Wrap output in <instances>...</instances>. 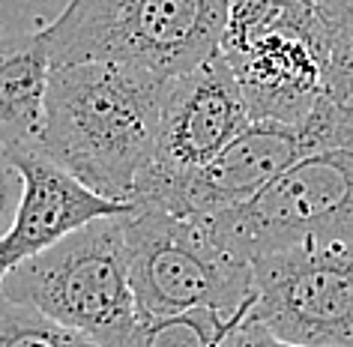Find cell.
<instances>
[{"label":"cell","instance_id":"obj_1","mask_svg":"<svg viewBox=\"0 0 353 347\" xmlns=\"http://www.w3.org/2000/svg\"><path fill=\"white\" fill-rule=\"evenodd\" d=\"M168 81L126 63L54 66L37 150L102 198L132 204L159 135Z\"/></svg>","mask_w":353,"mask_h":347},{"label":"cell","instance_id":"obj_2","mask_svg":"<svg viewBox=\"0 0 353 347\" xmlns=\"http://www.w3.org/2000/svg\"><path fill=\"white\" fill-rule=\"evenodd\" d=\"M231 0H69L48 24L54 66L126 63L176 78L222 51Z\"/></svg>","mask_w":353,"mask_h":347},{"label":"cell","instance_id":"obj_3","mask_svg":"<svg viewBox=\"0 0 353 347\" xmlns=\"http://www.w3.org/2000/svg\"><path fill=\"white\" fill-rule=\"evenodd\" d=\"M123 216L93 219L28 257L6 272L0 293L46 311L102 347H129L141 315L129 281Z\"/></svg>","mask_w":353,"mask_h":347},{"label":"cell","instance_id":"obj_4","mask_svg":"<svg viewBox=\"0 0 353 347\" xmlns=\"http://www.w3.org/2000/svg\"><path fill=\"white\" fill-rule=\"evenodd\" d=\"M123 234L141 317L201 306L228 315L252 311L254 266L219 246L204 221L156 207H132L123 216Z\"/></svg>","mask_w":353,"mask_h":347},{"label":"cell","instance_id":"obj_5","mask_svg":"<svg viewBox=\"0 0 353 347\" xmlns=\"http://www.w3.org/2000/svg\"><path fill=\"white\" fill-rule=\"evenodd\" d=\"M198 221L249 264L314 239H353V150L303 156L252 201Z\"/></svg>","mask_w":353,"mask_h":347},{"label":"cell","instance_id":"obj_6","mask_svg":"<svg viewBox=\"0 0 353 347\" xmlns=\"http://www.w3.org/2000/svg\"><path fill=\"white\" fill-rule=\"evenodd\" d=\"M249 123V105L222 51L171 78L159 135L150 162L138 177L132 207L171 212L189 177L213 162Z\"/></svg>","mask_w":353,"mask_h":347},{"label":"cell","instance_id":"obj_7","mask_svg":"<svg viewBox=\"0 0 353 347\" xmlns=\"http://www.w3.org/2000/svg\"><path fill=\"white\" fill-rule=\"evenodd\" d=\"M245 320L312 347H353V239H314L263 255Z\"/></svg>","mask_w":353,"mask_h":347},{"label":"cell","instance_id":"obj_8","mask_svg":"<svg viewBox=\"0 0 353 347\" xmlns=\"http://www.w3.org/2000/svg\"><path fill=\"white\" fill-rule=\"evenodd\" d=\"M222 54L252 120L299 126L326 93V28L314 0H296L279 28Z\"/></svg>","mask_w":353,"mask_h":347},{"label":"cell","instance_id":"obj_9","mask_svg":"<svg viewBox=\"0 0 353 347\" xmlns=\"http://www.w3.org/2000/svg\"><path fill=\"white\" fill-rule=\"evenodd\" d=\"M10 153L24 174V195L12 228L0 237V281L28 257L42 255L87 221L132 210V204L102 198L37 147H19Z\"/></svg>","mask_w":353,"mask_h":347},{"label":"cell","instance_id":"obj_10","mask_svg":"<svg viewBox=\"0 0 353 347\" xmlns=\"http://www.w3.org/2000/svg\"><path fill=\"white\" fill-rule=\"evenodd\" d=\"M305 156L299 126L279 120H252L213 162L192 174L176 195V216L207 219L252 201L263 186Z\"/></svg>","mask_w":353,"mask_h":347},{"label":"cell","instance_id":"obj_11","mask_svg":"<svg viewBox=\"0 0 353 347\" xmlns=\"http://www.w3.org/2000/svg\"><path fill=\"white\" fill-rule=\"evenodd\" d=\"M54 60L46 33L0 37V147H39Z\"/></svg>","mask_w":353,"mask_h":347},{"label":"cell","instance_id":"obj_12","mask_svg":"<svg viewBox=\"0 0 353 347\" xmlns=\"http://www.w3.org/2000/svg\"><path fill=\"white\" fill-rule=\"evenodd\" d=\"M245 317L249 315H228L207 306L141 317L129 347H228Z\"/></svg>","mask_w":353,"mask_h":347},{"label":"cell","instance_id":"obj_13","mask_svg":"<svg viewBox=\"0 0 353 347\" xmlns=\"http://www.w3.org/2000/svg\"><path fill=\"white\" fill-rule=\"evenodd\" d=\"M0 347H102L46 311L0 293Z\"/></svg>","mask_w":353,"mask_h":347},{"label":"cell","instance_id":"obj_14","mask_svg":"<svg viewBox=\"0 0 353 347\" xmlns=\"http://www.w3.org/2000/svg\"><path fill=\"white\" fill-rule=\"evenodd\" d=\"M326 28V96L353 108V0H314Z\"/></svg>","mask_w":353,"mask_h":347},{"label":"cell","instance_id":"obj_15","mask_svg":"<svg viewBox=\"0 0 353 347\" xmlns=\"http://www.w3.org/2000/svg\"><path fill=\"white\" fill-rule=\"evenodd\" d=\"M24 195V174L10 150L0 147V237L12 228L15 212L21 207Z\"/></svg>","mask_w":353,"mask_h":347},{"label":"cell","instance_id":"obj_16","mask_svg":"<svg viewBox=\"0 0 353 347\" xmlns=\"http://www.w3.org/2000/svg\"><path fill=\"white\" fill-rule=\"evenodd\" d=\"M228 347H312V344L288 341V338H279L276 333H270L267 326L254 324V320H243L240 329L231 335Z\"/></svg>","mask_w":353,"mask_h":347}]
</instances>
